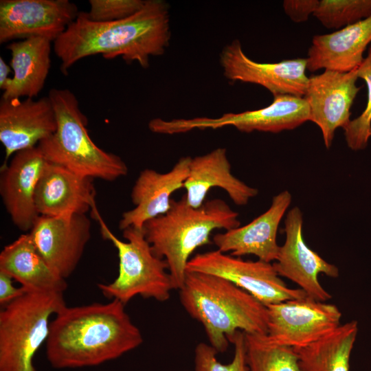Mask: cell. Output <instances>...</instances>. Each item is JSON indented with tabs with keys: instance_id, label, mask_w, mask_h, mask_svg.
<instances>
[{
	"instance_id": "obj_5",
	"label": "cell",
	"mask_w": 371,
	"mask_h": 371,
	"mask_svg": "<svg viewBox=\"0 0 371 371\" xmlns=\"http://www.w3.org/2000/svg\"><path fill=\"white\" fill-rule=\"evenodd\" d=\"M48 96L57 121L55 133L37 146L47 161L79 175L113 181L126 176L128 167L118 155L94 144L76 95L69 89H52Z\"/></svg>"
},
{
	"instance_id": "obj_27",
	"label": "cell",
	"mask_w": 371,
	"mask_h": 371,
	"mask_svg": "<svg viewBox=\"0 0 371 371\" xmlns=\"http://www.w3.org/2000/svg\"><path fill=\"white\" fill-rule=\"evenodd\" d=\"M313 15L326 28L341 29L371 16V0H321Z\"/></svg>"
},
{
	"instance_id": "obj_11",
	"label": "cell",
	"mask_w": 371,
	"mask_h": 371,
	"mask_svg": "<svg viewBox=\"0 0 371 371\" xmlns=\"http://www.w3.org/2000/svg\"><path fill=\"white\" fill-rule=\"evenodd\" d=\"M78 13L69 0H1L0 43L31 37L54 42Z\"/></svg>"
},
{
	"instance_id": "obj_20",
	"label": "cell",
	"mask_w": 371,
	"mask_h": 371,
	"mask_svg": "<svg viewBox=\"0 0 371 371\" xmlns=\"http://www.w3.org/2000/svg\"><path fill=\"white\" fill-rule=\"evenodd\" d=\"M191 157H181L164 173L146 168L139 175L131 192L135 207L124 212L119 222L124 230L129 227L142 229L146 222L166 213L171 207V195L183 188L188 176Z\"/></svg>"
},
{
	"instance_id": "obj_21",
	"label": "cell",
	"mask_w": 371,
	"mask_h": 371,
	"mask_svg": "<svg viewBox=\"0 0 371 371\" xmlns=\"http://www.w3.org/2000/svg\"><path fill=\"white\" fill-rule=\"evenodd\" d=\"M371 43V16L334 32L315 35L308 50L306 69L348 72L358 68Z\"/></svg>"
},
{
	"instance_id": "obj_14",
	"label": "cell",
	"mask_w": 371,
	"mask_h": 371,
	"mask_svg": "<svg viewBox=\"0 0 371 371\" xmlns=\"http://www.w3.org/2000/svg\"><path fill=\"white\" fill-rule=\"evenodd\" d=\"M224 76L231 81H240L264 87L273 95L304 97L308 78L306 58L262 63L253 60L243 52L240 42L234 40L220 54Z\"/></svg>"
},
{
	"instance_id": "obj_32",
	"label": "cell",
	"mask_w": 371,
	"mask_h": 371,
	"mask_svg": "<svg viewBox=\"0 0 371 371\" xmlns=\"http://www.w3.org/2000/svg\"><path fill=\"white\" fill-rule=\"evenodd\" d=\"M13 280L8 273L0 271V304L3 307L27 291L21 286H14L12 283Z\"/></svg>"
},
{
	"instance_id": "obj_1",
	"label": "cell",
	"mask_w": 371,
	"mask_h": 371,
	"mask_svg": "<svg viewBox=\"0 0 371 371\" xmlns=\"http://www.w3.org/2000/svg\"><path fill=\"white\" fill-rule=\"evenodd\" d=\"M170 40V8L164 0H146L138 12L125 19L95 22L79 12L76 19L54 42V51L66 75L78 60L100 54L120 56L147 69L151 56L162 55Z\"/></svg>"
},
{
	"instance_id": "obj_29",
	"label": "cell",
	"mask_w": 371,
	"mask_h": 371,
	"mask_svg": "<svg viewBox=\"0 0 371 371\" xmlns=\"http://www.w3.org/2000/svg\"><path fill=\"white\" fill-rule=\"evenodd\" d=\"M359 78L363 79L368 87V101L364 111L350 121L344 128L348 146L354 150L364 149L371 137V45L363 61L357 68Z\"/></svg>"
},
{
	"instance_id": "obj_13",
	"label": "cell",
	"mask_w": 371,
	"mask_h": 371,
	"mask_svg": "<svg viewBox=\"0 0 371 371\" xmlns=\"http://www.w3.org/2000/svg\"><path fill=\"white\" fill-rule=\"evenodd\" d=\"M86 214L39 216L29 234L50 267L64 279L75 271L91 238Z\"/></svg>"
},
{
	"instance_id": "obj_6",
	"label": "cell",
	"mask_w": 371,
	"mask_h": 371,
	"mask_svg": "<svg viewBox=\"0 0 371 371\" xmlns=\"http://www.w3.org/2000/svg\"><path fill=\"white\" fill-rule=\"evenodd\" d=\"M64 293L27 291L0 311V371H36L50 318L66 306Z\"/></svg>"
},
{
	"instance_id": "obj_19",
	"label": "cell",
	"mask_w": 371,
	"mask_h": 371,
	"mask_svg": "<svg viewBox=\"0 0 371 371\" xmlns=\"http://www.w3.org/2000/svg\"><path fill=\"white\" fill-rule=\"evenodd\" d=\"M93 179L47 162L35 193L39 216L85 214L97 208Z\"/></svg>"
},
{
	"instance_id": "obj_33",
	"label": "cell",
	"mask_w": 371,
	"mask_h": 371,
	"mask_svg": "<svg viewBox=\"0 0 371 371\" xmlns=\"http://www.w3.org/2000/svg\"><path fill=\"white\" fill-rule=\"evenodd\" d=\"M11 73V68L5 63L4 59L1 56L0 57V89L2 90L11 78L9 75Z\"/></svg>"
},
{
	"instance_id": "obj_7",
	"label": "cell",
	"mask_w": 371,
	"mask_h": 371,
	"mask_svg": "<svg viewBox=\"0 0 371 371\" xmlns=\"http://www.w3.org/2000/svg\"><path fill=\"white\" fill-rule=\"evenodd\" d=\"M93 216L98 221L104 239L117 251L119 271L109 284H98L103 295L126 304L137 295L164 302L175 289L168 265L157 257L145 238L143 229L129 227L123 230L126 241L119 239L108 227L99 212Z\"/></svg>"
},
{
	"instance_id": "obj_24",
	"label": "cell",
	"mask_w": 371,
	"mask_h": 371,
	"mask_svg": "<svg viewBox=\"0 0 371 371\" xmlns=\"http://www.w3.org/2000/svg\"><path fill=\"white\" fill-rule=\"evenodd\" d=\"M0 271L27 291L64 293L67 288L65 279L47 263L29 233L3 247L0 253Z\"/></svg>"
},
{
	"instance_id": "obj_10",
	"label": "cell",
	"mask_w": 371,
	"mask_h": 371,
	"mask_svg": "<svg viewBox=\"0 0 371 371\" xmlns=\"http://www.w3.org/2000/svg\"><path fill=\"white\" fill-rule=\"evenodd\" d=\"M267 307L268 337L293 348L308 346L341 325V313L336 305L307 295Z\"/></svg>"
},
{
	"instance_id": "obj_26",
	"label": "cell",
	"mask_w": 371,
	"mask_h": 371,
	"mask_svg": "<svg viewBox=\"0 0 371 371\" xmlns=\"http://www.w3.org/2000/svg\"><path fill=\"white\" fill-rule=\"evenodd\" d=\"M245 342L250 371H301L294 348L274 342L267 334L245 333Z\"/></svg>"
},
{
	"instance_id": "obj_9",
	"label": "cell",
	"mask_w": 371,
	"mask_h": 371,
	"mask_svg": "<svg viewBox=\"0 0 371 371\" xmlns=\"http://www.w3.org/2000/svg\"><path fill=\"white\" fill-rule=\"evenodd\" d=\"M186 271L225 278L265 306L306 295L301 289L289 288L272 263L245 260L218 249L196 254L188 261Z\"/></svg>"
},
{
	"instance_id": "obj_2",
	"label": "cell",
	"mask_w": 371,
	"mask_h": 371,
	"mask_svg": "<svg viewBox=\"0 0 371 371\" xmlns=\"http://www.w3.org/2000/svg\"><path fill=\"white\" fill-rule=\"evenodd\" d=\"M142 342V334L125 304L112 300L65 306L50 322L45 352L54 368H80L117 359Z\"/></svg>"
},
{
	"instance_id": "obj_8",
	"label": "cell",
	"mask_w": 371,
	"mask_h": 371,
	"mask_svg": "<svg viewBox=\"0 0 371 371\" xmlns=\"http://www.w3.org/2000/svg\"><path fill=\"white\" fill-rule=\"evenodd\" d=\"M310 119V109L304 97L273 95L266 107L240 113H227L218 117L152 119L148 128L153 133L165 135L185 133L192 130L218 129L234 126L245 133L253 131L279 133L293 130Z\"/></svg>"
},
{
	"instance_id": "obj_28",
	"label": "cell",
	"mask_w": 371,
	"mask_h": 371,
	"mask_svg": "<svg viewBox=\"0 0 371 371\" xmlns=\"http://www.w3.org/2000/svg\"><path fill=\"white\" fill-rule=\"evenodd\" d=\"M234 347L232 360L229 363L220 362L216 350L210 344L201 342L194 349V371H250L246 360L245 333L238 330L230 341Z\"/></svg>"
},
{
	"instance_id": "obj_30",
	"label": "cell",
	"mask_w": 371,
	"mask_h": 371,
	"mask_svg": "<svg viewBox=\"0 0 371 371\" xmlns=\"http://www.w3.org/2000/svg\"><path fill=\"white\" fill-rule=\"evenodd\" d=\"M146 0H90L88 19L95 22H110L128 17L138 12Z\"/></svg>"
},
{
	"instance_id": "obj_3",
	"label": "cell",
	"mask_w": 371,
	"mask_h": 371,
	"mask_svg": "<svg viewBox=\"0 0 371 371\" xmlns=\"http://www.w3.org/2000/svg\"><path fill=\"white\" fill-rule=\"evenodd\" d=\"M186 313L201 323L218 353L227 350L234 334H267V307L227 280L186 271L179 290Z\"/></svg>"
},
{
	"instance_id": "obj_31",
	"label": "cell",
	"mask_w": 371,
	"mask_h": 371,
	"mask_svg": "<svg viewBox=\"0 0 371 371\" xmlns=\"http://www.w3.org/2000/svg\"><path fill=\"white\" fill-rule=\"evenodd\" d=\"M319 4V0H285L283 9L293 21L301 23L307 21L311 14H314Z\"/></svg>"
},
{
	"instance_id": "obj_16",
	"label": "cell",
	"mask_w": 371,
	"mask_h": 371,
	"mask_svg": "<svg viewBox=\"0 0 371 371\" xmlns=\"http://www.w3.org/2000/svg\"><path fill=\"white\" fill-rule=\"evenodd\" d=\"M57 128L56 113L48 95L0 101V142L5 161L16 153L38 146Z\"/></svg>"
},
{
	"instance_id": "obj_22",
	"label": "cell",
	"mask_w": 371,
	"mask_h": 371,
	"mask_svg": "<svg viewBox=\"0 0 371 371\" xmlns=\"http://www.w3.org/2000/svg\"><path fill=\"white\" fill-rule=\"evenodd\" d=\"M215 187L225 190L238 205L247 204L250 199L258 194V189L232 175L224 148L191 158L189 174L183 184L187 203L195 208L201 207L208 192Z\"/></svg>"
},
{
	"instance_id": "obj_4",
	"label": "cell",
	"mask_w": 371,
	"mask_h": 371,
	"mask_svg": "<svg viewBox=\"0 0 371 371\" xmlns=\"http://www.w3.org/2000/svg\"><path fill=\"white\" fill-rule=\"evenodd\" d=\"M238 218V213L222 199L207 200L195 208L183 195L179 200L172 199L166 213L146 222L143 232L153 254L166 260L174 288L179 290L192 254L210 243L214 230L239 227Z\"/></svg>"
},
{
	"instance_id": "obj_25",
	"label": "cell",
	"mask_w": 371,
	"mask_h": 371,
	"mask_svg": "<svg viewBox=\"0 0 371 371\" xmlns=\"http://www.w3.org/2000/svg\"><path fill=\"white\" fill-rule=\"evenodd\" d=\"M358 333V323L343 324L319 340L294 348L301 371H349L350 357Z\"/></svg>"
},
{
	"instance_id": "obj_23",
	"label": "cell",
	"mask_w": 371,
	"mask_h": 371,
	"mask_svg": "<svg viewBox=\"0 0 371 371\" xmlns=\"http://www.w3.org/2000/svg\"><path fill=\"white\" fill-rule=\"evenodd\" d=\"M51 43L45 38L31 37L7 45L14 74L2 89L1 98H33L38 95L50 69Z\"/></svg>"
},
{
	"instance_id": "obj_18",
	"label": "cell",
	"mask_w": 371,
	"mask_h": 371,
	"mask_svg": "<svg viewBox=\"0 0 371 371\" xmlns=\"http://www.w3.org/2000/svg\"><path fill=\"white\" fill-rule=\"evenodd\" d=\"M291 199V193L284 190L273 197L265 212L249 223L215 234L213 242L217 249L236 257L252 254L267 262L276 261L280 249L276 240L278 226Z\"/></svg>"
},
{
	"instance_id": "obj_15",
	"label": "cell",
	"mask_w": 371,
	"mask_h": 371,
	"mask_svg": "<svg viewBox=\"0 0 371 371\" xmlns=\"http://www.w3.org/2000/svg\"><path fill=\"white\" fill-rule=\"evenodd\" d=\"M357 68L348 72L324 70L308 78L304 98L310 109L309 120L322 131L325 146L332 144L335 132L351 120L350 108L360 90Z\"/></svg>"
},
{
	"instance_id": "obj_12",
	"label": "cell",
	"mask_w": 371,
	"mask_h": 371,
	"mask_svg": "<svg viewBox=\"0 0 371 371\" xmlns=\"http://www.w3.org/2000/svg\"><path fill=\"white\" fill-rule=\"evenodd\" d=\"M302 226V213L298 207H294L286 216L285 241L280 246L277 259L272 264L279 276L297 284L307 296L327 302L332 295L322 286L318 276L322 273L337 278L339 269L308 247L303 237Z\"/></svg>"
},
{
	"instance_id": "obj_17",
	"label": "cell",
	"mask_w": 371,
	"mask_h": 371,
	"mask_svg": "<svg viewBox=\"0 0 371 371\" xmlns=\"http://www.w3.org/2000/svg\"><path fill=\"white\" fill-rule=\"evenodd\" d=\"M47 161L37 146L16 153L0 172V194L13 224L30 232L39 214L35 193Z\"/></svg>"
}]
</instances>
